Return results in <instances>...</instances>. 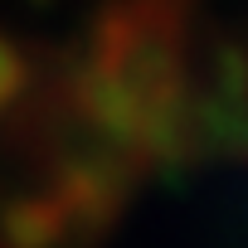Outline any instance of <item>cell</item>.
Segmentation results:
<instances>
[{"label":"cell","instance_id":"obj_1","mask_svg":"<svg viewBox=\"0 0 248 248\" xmlns=\"http://www.w3.org/2000/svg\"><path fill=\"white\" fill-rule=\"evenodd\" d=\"M25 88V59L15 54V44L0 39V107H10Z\"/></svg>","mask_w":248,"mask_h":248}]
</instances>
